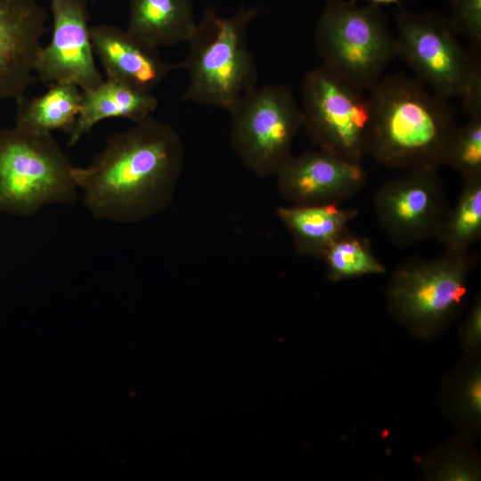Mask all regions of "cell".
<instances>
[{"label":"cell","mask_w":481,"mask_h":481,"mask_svg":"<svg viewBox=\"0 0 481 481\" xmlns=\"http://www.w3.org/2000/svg\"><path fill=\"white\" fill-rule=\"evenodd\" d=\"M323 257L328 278L333 281L386 273L385 267L372 255L365 241L346 232L327 249Z\"/></svg>","instance_id":"cell-20"},{"label":"cell","mask_w":481,"mask_h":481,"mask_svg":"<svg viewBox=\"0 0 481 481\" xmlns=\"http://www.w3.org/2000/svg\"><path fill=\"white\" fill-rule=\"evenodd\" d=\"M379 221L398 245L437 235L448 214L435 167L408 170L384 184L375 197Z\"/></svg>","instance_id":"cell-10"},{"label":"cell","mask_w":481,"mask_h":481,"mask_svg":"<svg viewBox=\"0 0 481 481\" xmlns=\"http://www.w3.org/2000/svg\"><path fill=\"white\" fill-rule=\"evenodd\" d=\"M357 1V0H353ZM371 3L375 4H399L400 0H369Z\"/></svg>","instance_id":"cell-27"},{"label":"cell","mask_w":481,"mask_h":481,"mask_svg":"<svg viewBox=\"0 0 481 481\" xmlns=\"http://www.w3.org/2000/svg\"><path fill=\"white\" fill-rule=\"evenodd\" d=\"M197 24L192 0L129 1L126 30L151 47L188 43Z\"/></svg>","instance_id":"cell-16"},{"label":"cell","mask_w":481,"mask_h":481,"mask_svg":"<svg viewBox=\"0 0 481 481\" xmlns=\"http://www.w3.org/2000/svg\"><path fill=\"white\" fill-rule=\"evenodd\" d=\"M277 215L299 254L323 257L327 249L346 232L355 210L337 204L294 205L278 208Z\"/></svg>","instance_id":"cell-17"},{"label":"cell","mask_w":481,"mask_h":481,"mask_svg":"<svg viewBox=\"0 0 481 481\" xmlns=\"http://www.w3.org/2000/svg\"><path fill=\"white\" fill-rule=\"evenodd\" d=\"M90 1H95V0H90Z\"/></svg>","instance_id":"cell-28"},{"label":"cell","mask_w":481,"mask_h":481,"mask_svg":"<svg viewBox=\"0 0 481 481\" xmlns=\"http://www.w3.org/2000/svg\"><path fill=\"white\" fill-rule=\"evenodd\" d=\"M257 13L255 6H242L228 17L206 9L181 62L188 76L183 102L230 112L257 86V69L248 45V30Z\"/></svg>","instance_id":"cell-3"},{"label":"cell","mask_w":481,"mask_h":481,"mask_svg":"<svg viewBox=\"0 0 481 481\" xmlns=\"http://www.w3.org/2000/svg\"><path fill=\"white\" fill-rule=\"evenodd\" d=\"M277 188L294 205L337 204L365 183L361 163L318 150L291 158L276 174Z\"/></svg>","instance_id":"cell-12"},{"label":"cell","mask_w":481,"mask_h":481,"mask_svg":"<svg viewBox=\"0 0 481 481\" xmlns=\"http://www.w3.org/2000/svg\"><path fill=\"white\" fill-rule=\"evenodd\" d=\"M314 43L322 64L368 91L396 56L395 37L378 4L328 0Z\"/></svg>","instance_id":"cell-5"},{"label":"cell","mask_w":481,"mask_h":481,"mask_svg":"<svg viewBox=\"0 0 481 481\" xmlns=\"http://www.w3.org/2000/svg\"><path fill=\"white\" fill-rule=\"evenodd\" d=\"M431 469L432 477L436 480L472 481L479 479L480 477L477 465L454 452H448L438 458Z\"/></svg>","instance_id":"cell-24"},{"label":"cell","mask_w":481,"mask_h":481,"mask_svg":"<svg viewBox=\"0 0 481 481\" xmlns=\"http://www.w3.org/2000/svg\"><path fill=\"white\" fill-rule=\"evenodd\" d=\"M367 92V154L407 171L446 164L458 128L448 101L403 73L380 78Z\"/></svg>","instance_id":"cell-2"},{"label":"cell","mask_w":481,"mask_h":481,"mask_svg":"<svg viewBox=\"0 0 481 481\" xmlns=\"http://www.w3.org/2000/svg\"><path fill=\"white\" fill-rule=\"evenodd\" d=\"M74 167L52 134L0 129V213L31 216L74 202Z\"/></svg>","instance_id":"cell-4"},{"label":"cell","mask_w":481,"mask_h":481,"mask_svg":"<svg viewBox=\"0 0 481 481\" xmlns=\"http://www.w3.org/2000/svg\"><path fill=\"white\" fill-rule=\"evenodd\" d=\"M447 4L453 30L469 42L471 52L480 54L481 0H447Z\"/></svg>","instance_id":"cell-22"},{"label":"cell","mask_w":481,"mask_h":481,"mask_svg":"<svg viewBox=\"0 0 481 481\" xmlns=\"http://www.w3.org/2000/svg\"><path fill=\"white\" fill-rule=\"evenodd\" d=\"M367 91L322 64L302 83V127L320 149L361 163L367 155L371 104Z\"/></svg>","instance_id":"cell-6"},{"label":"cell","mask_w":481,"mask_h":481,"mask_svg":"<svg viewBox=\"0 0 481 481\" xmlns=\"http://www.w3.org/2000/svg\"><path fill=\"white\" fill-rule=\"evenodd\" d=\"M446 164L465 178L481 175V114L468 116L467 123L458 126Z\"/></svg>","instance_id":"cell-21"},{"label":"cell","mask_w":481,"mask_h":481,"mask_svg":"<svg viewBox=\"0 0 481 481\" xmlns=\"http://www.w3.org/2000/svg\"><path fill=\"white\" fill-rule=\"evenodd\" d=\"M82 102V90L68 82L50 84L43 94L16 102L15 126L36 133L52 134L59 130L71 133L77 119Z\"/></svg>","instance_id":"cell-18"},{"label":"cell","mask_w":481,"mask_h":481,"mask_svg":"<svg viewBox=\"0 0 481 481\" xmlns=\"http://www.w3.org/2000/svg\"><path fill=\"white\" fill-rule=\"evenodd\" d=\"M53 33L36 56L35 74L50 84L68 82L82 91L93 89L104 79L98 69L88 23L90 0H50Z\"/></svg>","instance_id":"cell-11"},{"label":"cell","mask_w":481,"mask_h":481,"mask_svg":"<svg viewBox=\"0 0 481 481\" xmlns=\"http://www.w3.org/2000/svg\"><path fill=\"white\" fill-rule=\"evenodd\" d=\"M183 159L178 132L150 116L108 138L88 166L74 167V177L94 218L135 223L171 204Z\"/></svg>","instance_id":"cell-1"},{"label":"cell","mask_w":481,"mask_h":481,"mask_svg":"<svg viewBox=\"0 0 481 481\" xmlns=\"http://www.w3.org/2000/svg\"><path fill=\"white\" fill-rule=\"evenodd\" d=\"M457 412L468 423L477 425L481 416V372L477 366L465 376L457 397Z\"/></svg>","instance_id":"cell-23"},{"label":"cell","mask_w":481,"mask_h":481,"mask_svg":"<svg viewBox=\"0 0 481 481\" xmlns=\"http://www.w3.org/2000/svg\"><path fill=\"white\" fill-rule=\"evenodd\" d=\"M461 99L462 110L468 116L481 114V70L472 77Z\"/></svg>","instance_id":"cell-26"},{"label":"cell","mask_w":481,"mask_h":481,"mask_svg":"<svg viewBox=\"0 0 481 481\" xmlns=\"http://www.w3.org/2000/svg\"><path fill=\"white\" fill-rule=\"evenodd\" d=\"M471 264L466 250L407 262L387 289L392 311L420 337L434 334L462 303Z\"/></svg>","instance_id":"cell-9"},{"label":"cell","mask_w":481,"mask_h":481,"mask_svg":"<svg viewBox=\"0 0 481 481\" xmlns=\"http://www.w3.org/2000/svg\"><path fill=\"white\" fill-rule=\"evenodd\" d=\"M396 55L437 96L461 98L481 70L480 54L462 46L449 20L436 12L400 11L395 18Z\"/></svg>","instance_id":"cell-8"},{"label":"cell","mask_w":481,"mask_h":481,"mask_svg":"<svg viewBox=\"0 0 481 481\" xmlns=\"http://www.w3.org/2000/svg\"><path fill=\"white\" fill-rule=\"evenodd\" d=\"M159 105L151 92H143L107 79L93 89L82 91L81 108L68 143L75 145L97 123L108 118H125L134 123L151 116Z\"/></svg>","instance_id":"cell-15"},{"label":"cell","mask_w":481,"mask_h":481,"mask_svg":"<svg viewBox=\"0 0 481 481\" xmlns=\"http://www.w3.org/2000/svg\"><path fill=\"white\" fill-rule=\"evenodd\" d=\"M457 205L436 235L447 251H464L481 234V175L465 178Z\"/></svg>","instance_id":"cell-19"},{"label":"cell","mask_w":481,"mask_h":481,"mask_svg":"<svg viewBox=\"0 0 481 481\" xmlns=\"http://www.w3.org/2000/svg\"><path fill=\"white\" fill-rule=\"evenodd\" d=\"M232 150L255 175H276L291 158L302 127L300 107L292 89L281 84L255 86L229 112Z\"/></svg>","instance_id":"cell-7"},{"label":"cell","mask_w":481,"mask_h":481,"mask_svg":"<svg viewBox=\"0 0 481 481\" xmlns=\"http://www.w3.org/2000/svg\"><path fill=\"white\" fill-rule=\"evenodd\" d=\"M94 53L100 60L107 79L143 92H151L181 62L163 60L156 48L143 43L126 29L111 24L90 27Z\"/></svg>","instance_id":"cell-14"},{"label":"cell","mask_w":481,"mask_h":481,"mask_svg":"<svg viewBox=\"0 0 481 481\" xmlns=\"http://www.w3.org/2000/svg\"><path fill=\"white\" fill-rule=\"evenodd\" d=\"M461 342L465 350L477 349L481 342V304L476 300L467 317L461 333Z\"/></svg>","instance_id":"cell-25"},{"label":"cell","mask_w":481,"mask_h":481,"mask_svg":"<svg viewBox=\"0 0 481 481\" xmlns=\"http://www.w3.org/2000/svg\"><path fill=\"white\" fill-rule=\"evenodd\" d=\"M48 17L37 0H0V100L25 95Z\"/></svg>","instance_id":"cell-13"}]
</instances>
